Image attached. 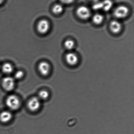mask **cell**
I'll list each match as a JSON object with an SVG mask.
<instances>
[{"label":"cell","mask_w":134,"mask_h":134,"mask_svg":"<svg viewBox=\"0 0 134 134\" xmlns=\"http://www.w3.org/2000/svg\"><path fill=\"white\" fill-rule=\"evenodd\" d=\"M6 104L9 108L11 110H15L20 106V101L17 96L10 95L7 97Z\"/></svg>","instance_id":"cell-1"},{"label":"cell","mask_w":134,"mask_h":134,"mask_svg":"<svg viewBox=\"0 0 134 134\" xmlns=\"http://www.w3.org/2000/svg\"><path fill=\"white\" fill-rule=\"evenodd\" d=\"M129 12L128 8L125 5L118 6L115 9L114 15L118 19H123L127 16Z\"/></svg>","instance_id":"cell-2"},{"label":"cell","mask_w":134,"mask_h":134,"mask_svg":"<svg viewBox=\"0 0 134 134\" xmlns=\"http://www.w3.org/2000/svg\"><path fill=\"white\" fill-rule=\"evenodd\" d=\"M76 13L78 17L83 20L87 19L91 15L90 10L89 8L85 6L79 7L76 10Z\"/></svg>","instance_id":"cell-3"},{"label":"cell","mask_w":134,"mask_h":134,"mask_svg":"<svg viewBox=\"0 0 134 134\" xmlns=\"http://www.w3.org/2000/svg\"><path fill=\"white\" fill-rule=\"evenodd\" d=\"M3 88L7 91H11L15 87V80L10 76H7L4 78L2 81Z\"/></svg>","instance_id":"cell-4"},{"label":"cell","mask_w":134,"mask_h":134,"mask_svg":"<svg viewBox=\"0 0 134 134\" xmlns=\"http://www.w3.org/2000/svg\"><path fill=\"white\" fill-rule=\"evenodd\" d=\"M41 106L40 99L38 97H34L31 98L28 103V107L30 111H35L39 109Z\"/></svg>","instance_id":"cell-5"},{"label":"cell","mask_w":134,"mask_h":134,"mask_svg":"<svg viewBox=\"0 0 134 134\" xmlns=\"http://www.w3.org/2000/svg\"><path fill=\"white\" fill-rule=\"evenodd\" d=\"M50 23L46 20L43 19L40 20L37 25L38 31L41 34H46L50 29Z\"/></svg>","instance_id":"cell-6"},{"label":"cell","mask_w":134,"mask_h":134,"mask_svg":"<svg viewBox=\"0 0 134 134\" xmlns=\"http://www.w3.org/2000/svg\"><path fill=\"white\" fill-rule=\"evenodd\" d=\"M65 60L68 64L74 66L78 64L79 59L78 55L76 53L70 52L68 53L65 55Z\"/></svg>","instance_id":"cell-7"},{"label":"cell","mask_w":134,"mask_h":134,"mask_svg":"<svg viewBox=\"0 0 134 134\" xmlns=\"http://www.w3.org/2000/svg\"><path fill=\"white\" fill-rule=\"evenodd\" d=\"M39 71L42 75L46 76L49 75L50 71V65L45 61L41 62L38 66Z\"/></svg>","instance_id":"cell-8"},{"label":"cell","mask_w":134,"mask_h":134,"mask_svg":"<svg viewBox=\"0 0 134 134\" xmlns=\"http://www.w3.org/2000/svg\"><path fill=\"white\" fill-rule=\"evenodd\" d=\"M122 28V25L119 21L114 20L110 23V30L114 34H119L121 31Z\"/></svg>","instance_id":"cell-9"},{"label":"cell","mask_w":134,"mask_h":134,"mask_svg":"<svg viewBox=\"0 0 134 134\" xmlns=\"http://www.w3.org/2000/svg\"><path fill=\"white\" fill-rule=\"evenodd\" d=\"M12 115L8 111H4L0 114V120L3 123H7L12 119Z\"/></svg>","instance_id":"cell-10"},{"label":"cell","mask_w":134,"mask_h":134,"mask_svg":"<svg viewBox=\"0 0 134 134\" xmlns=\"http://www.w3.org/2000/svg\"><path fill=\"white\" fill-rule=\"evenodd\" d=\"M101 3V9L105 12L109 11L113 6V2L111 0H104Z\"/></svg>","instance_id":"cell-11"},{"label":"cell","mask_w":134,"mask_h":134,"mask_svg":"<svg viewBox=\"0 0 134 134\" xmlns=\"http://www.w3.org/2000/svg\"><path fill=\"white\" fill-rule=\"evenodd\" d=\"M104 17L100 13H97L93 16L92 21L96 25H100L104 21Z\"/></svg>","instance_id":"cell-12"},{"label":"cell","mask_w":134,"mask_h":134,"mask_svg":"<svg viewBox=\"0 0 134 134\" xmlns=\"http://www.w3.org/2000/svg\"><path fill=\"white\" fill-rule=\"evenodd\" d=\"M2 71L6 74H9L13 71V67L12 64L6 63L3 64L2 68Z\"/></svg>","instance_id":"cell-13"},{"label":"cell","mask_w":134,"mask_h":134,"mask_svg":"<svg viewBox=\"0 0 134 134\" xmlns=\"http://www.w3.org/2000/svg\"><path fill=\"white\" fill-rule=\"evenodd\" d=\"M53 13L56 15H59L63 11V7L60 4H56L53 5L52 9Z\"/></svg>","instance_id":"cell-14"},{"label":"cell","mask_w":134,"mask_h":134,"mask_svg":"<svg viewBox=\"0 0 134 134\" xmlns=\"http://www.w3.org/2000/svg\"><path fill=\"white\" fill-rule=\"evenodd\" d=\"M64 46L67 50L71 51L74 48V42L71 39H68L65 42Z\"/></svg>","instance_id":"cell-15"},{"label":"cell","mask_w":134,"mask_h":134,"mask_svg":"<svg viewBox=\"0 0 134 134\" xmlns=\"http://www.w3.org/2000/svg\"><path fill=\"white\" fill-rule=\"evenodd\" d=\"M49 92L46 90H42L39 93L38 98L39 99L45 100L47 99L49 97Z\"/></svg>","instance_id":"cell-16"},{"label":"cell","mask_w":134,"mask_h":134,"mask_svg":"<svg viewBox=\"0 0 134 134\" xmlns=\"http://www.w3.org/2000/svg\"><path fill=\"white\" fill-rule=\"evenodd\" d=\"M24 76L23 72L22 71H18L15 74V78L17 79H20Z\"/></svg>","instance_id":"cell-17"},{"label":"cell","mask_w":134,"mask_h":134,"mask_svg":"<svg viewBox=\"0 0 134 134\" xmlns=\"http://www.w3.org/2000/svg\"><path fill=\"white\" fill-rule=\"evenodd\" d=\"M61 2H62L64 4H71L72 3V2H74V0H60Z\"/></svg>","instance_id":"cell-18"},{"label":"cell","mask_w":134,"mask_h":134,"mask_svg":"<svg viewBox=\"0 0 134 134\" xmlns=\"http://www.w3.org/2000/svg\"><path fill=\"white\" fill-rule=\"evenodd\" d=\"M90 1H91L93 2H98L99 1V0H90Z\"/></svg>","instance_id":"cell-19"},{"label":"cell","mask_w":134,"mask_h":134,"mask_svg":"<svg viewBox=\"0 0 134 134\" xmlns=\"http://www.w3.org/2000/svg\"><path fill=\"white\" fill-rule=\"evenodd\" d=\"M4 1V0H0V4L3 2Z\"/></svg>","instance_id":"cell-20"}]
</instances>
